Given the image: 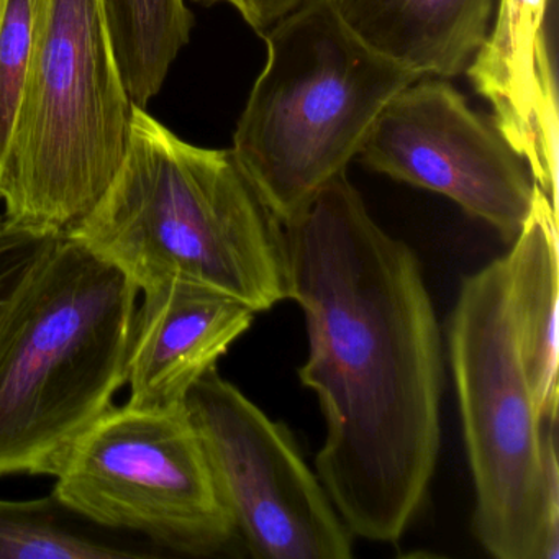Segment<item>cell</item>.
<instances>
[{
  "label": "cell",
  "mask_w": 559,
  "mask_h": 559,
  "mask_svg": "<svg viewBox=\"0 0 559 559\" xmlns=\"http://www.w3.org/2000/svg\"><path fill=\"white\" fill-rule=\"evenodd\" d=\"M555 0H497L496 21L466 74L492 122L558 211V83L549 22Z\"/></svg>",
  "instance_id": "30bf717a"
},
{
  "label": "cell",
  "mask_w": 559,
  "mask_h": 559,
  "mask_svg": "<svg viewBox=\"0 0 559 559\" xmlns=\"http://www.w3.org/2000/svg\"><path fill=\"white\" fill-rule=\"evenodd\" d=\"M143 296L127 358L129 404L136 407L182 404L257 316L227 294L178 277Z\"/></svg>",
  "instance_id": "8fae6325"
},
{
  "label": "cell",
  "mask_w": 559,
  "mask_h": 559,
  "mask_svg": "<svg viewBox=\"0 0 559 559\" xmlns=\"http://www.w3.org/2000/svg\"><path fill=\"white\" fill-rule=\"evenodd\" d=\"M51 496L106 528L130 530L179 555L217 556L235 542L185 402L107 408L71 447Z\"/></svg>",
  "instance_id": "52a82bcc"
},
{
  "label": "cell",
  "mask_w": 559,
  "mask_h": 559,
  "mask_svg": "<svg viewBox=\"0 0 559 559\" xmlns=\"http://www.w3.org/2000/svg\"><path fill=\"white\" fill-rule=\"evenodd\" d=\"M64 235L139 293L178 277L254 313L287 299L283 225L231 148L191 145L136 104L109 188Z\"/></svg>",
  "instance_id": "7a4b0ae2"
},
{
  "label": "cell",
  "mask_w": 559,
  "mask_h": 559,
  "mask_svg": "<svg viewBox=\"0 0 559 559\" xmlns=\"http://www.w3.org/2000/svg\"><path fill=\"white\" fill-rule=\"evenodd\" d=\"M60 237L63 235L41 234L0 217V319Z\"/></svg>",
  "instance_id": "e0dca14e"
},
{
  "label": "cell",
  "mask_w": 559,
  "mask_h": 559,
  "mask_svg": "<svg viewBox=\"0 0 559 559\" xmlns=\"http://www.w3.org/2000/svg\"><path fill=\"white\" fill-rule=\"evenodd\" d=\"M509 247L502 258L523 365L543 420L558 418V211L539 189Z\"/></svg>",
  "instance_id": "4fadbf2b"
},
{
  "label": "cell",
  "mask_w": 559,
  "mask_h": 559,
  "mask_svg": "<svg viewBox=\"0 0 559 559\" xmlns=\"http://www.w3.org/2000/svg\"><path fill=\"white\" fill-rule=\"evenodd\" d=\"M120 76L130 99L145 107L162 91L173 61L191 38L185 0H100Z\"/></svg>",
  "instance_id": "5bb4252c"
},
{
  "label": "cell",
  "mask_w": 559,
  "mask_h": 559,
  "mask_svg": "<svg viewBox=\"0 0 559 559\" xmlns=\"http://www.w3.org/2000/svg\"><path fill=\"white\" fill-rule=\"evenodd\" d=\"M139 289L60 237L0 319V476H55L127 381Z\"/></svg>",
  "instance_id": "3957f363"
},
{
  "label": "cell",
  "mask_w": 559,
  "mask_h": 559,
  "mask_svg": "<svg viewBox=\"0 0 559 559\" xmlns=\"http://www.w3.org/2000/svg\"><path fill=\"white\" fill-rule=\"evenodd\" d=\"M448 353L476 490V538L497 559H558V418L539 415L503 258L464 277Z\"/></svg>",
  "instance_id": "8992f818"
},
{
  "label": "cell",
  "mask_w": 559,
  "mask_h": 559,
  "mask_svg": "<svg viewBox=\"0 0 559 559\" xmlns=\"http://www.w3.org/2000/svg\"><path fill=\"white\" fill-rule=\"evenodd\" d=\"M35 0H0V171L31 64Z\"/></svg>",
  "instance_id": "2e32d148"
},
{
  "label": "cell",
  "mask_w": 559,
  "mask_h": 559,
  "mask_svg": "<svg viewBox=\"0 0 559 559\" xmlns=\"http://www.w3.org/2000/svg\"><path fill=\"white\" fill-rule=\"evenodd\" d=\"M201 5L228 4L263 37L271 27L313 0H195Z\"/></svg>",
  "instance_id": "ac0fdd59"
},
{
  "label": "cell",
  "mask_w": 559,
  "mask_h": 559,
  "mask_svg": "<svg viewBox=\"0 0 559 559\" xmlns=\"http://www.w3.org/2000/svg\"><path fill=\"white\" fill-rule=\"evenodd\" d=\"M53 496L37 500H0V559L139 558L70 528Z\"/></svg>",
  "instance_id": "9a60e30c"
},
{
  "label": "cell",
  "mask_w": 559,
  "mask_h": 559,
  "mask_svg": "<svg viewBox=\"0 0 559 559\" xmlns=\"http://www.w3.org/2000/svg\"><path fill=\"white\" fill-rule=\"evenodd\" d=\"M266 67L234 135L238 165L283 227L358 156L392 97L420 76L374 53L313 0L263 35Z\"/></svg>",
  "instance_id": "277c9868"
},
{
  "label": "cell",
  "mask_w": 559,
  "mask_h": 559,
  "mask_svg": "<svg viewBox=\"0 0 559 559\" xmlns=\"http://www.w3.org/2000/svg\"><path fill=\"white\" fill-rule=\"evenodd\" d=\"M238 542L258 559H348L353 535L289 428L205 372L185 399Z\"/></svg>",
  "instance_id": "ba28073f"
},
{
  "label": "cell",
  "mask_w": 559,
  "mask_h": 559,
  "mask_svg": "<svg viewBox=\"0 0 559 559\" xmlns=\"http://www.w3.org/2000/svg\"><path fill=\"white\" fill-rule=\"evenodd\" d=\"M283 234L287 299L309 342L299 378L325 418L317 476L353 536L395 545L440 454L443 356L420 263L346 175Z\"/></svg>",
  "instance_id": "6da1fadb"
},
{
  "label": "cell",
  "mask_w": 559,
  "mask_h": 559,
  "mask_svg": "<svg viewBox=\"0 0 559 559\" xmlns=\"http://www.w3.org/2000/svg\"><path fill=\"white\" fill-rule=\"evenodd\" d=\"M132 109L100 0H35L31 64L0 171L5 221L67 234L116 176Z\"/></svg>",
  "instance_id": "5b68a950"
},
{
  "label": "cell",
  "mask_w": 559,
  "mask_h": 559,
  "mask_svg": "<svg viewBox=\"0 0 559 559\" xmlns=\"http://www.w3.org/2000/svg\"><path fill=\"white\" fill-rule=\"evenodd\" d=\"M345 27L417 76L466 73L489 35L497 0H330Z\"/></svg>",
  "instance_id": "7c38bea8"
},
{
  "label": "cell",
  "mask_w": 559,
  "mask_h": 559,
  "mask_svg": "<svg viewBox=\"0 0 559 559\" xmlns=\"http://www.w3.org/2000/svg\"><path fill=\"white\" fill-rule=\"evenodd\" d=\"M358 156L372 171L451 199L507 245L528 221L538 189L496 123L444 81L420 78L392 97Z\"/></svg>",
  "instance_id": "9c48e42d"
}]
</instances>
